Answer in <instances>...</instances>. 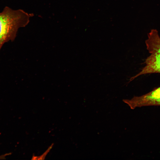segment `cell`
Returning <instances> with one entry per match:
<instances>
[{
  "instance_id": "6da1fadb",
  "label": "cell",
  "mask_w": 160,
  "mask_h": 160,
  "mask_svg": "<svg viewBox=\"0 0 160 160\" xmlns=\"http://www.w3.org/2000/svg\"><path fill=\"white\" fill-rule=\"evenodd\" d=\"M32 16L21 9L4 8L0 12V50L5 43L15 40L19 28L27 25Z\"/></svg>"
},
{
  "instance_id": "7a4b0ae2",
  "label": "cell",
  "mask_w": 160,
  "mask_h": 160,
  "mask_svg": "<svg viewBox=\"0 0 160 160\" xmlns=\"http://www.w3.org/2000/svg\"><path fill=\"white\" fill-rule=\"evenodd\" d=\"M145 44L150 55L145 61V65L138 73L130 79V81L143 75L160 73V37L157 30H151Z\"/></svg>"
},
{
  "instance_id": "3957f363",
  "label": "cell",
  "mask_w": 160,
  "mask_h": 160,
  "mask_svg": "<svg viewBox=\"0 0 160 160\" xmlns=\"http://www.w3.org/2000/svg\"><path fill=\"white\" fill-rule=\"evenodd\" d=\"M124 101L132 109L137 107L148 106H160V87L140 96H134L131 100Z\"/></svg>"
},
{
  "instance_id": "277c9868",
  "label": "cell",
  "mask_w": 160,
  "mask_h": 160,
  "mask_svg": "<svg viewBox=\"0 0 160 160\" xmlns=\"http://www.w3.org/2000/svg\"><path fill=\"white\" fill-rule=\"evenodd\" d=\"M53 144L52 145L48 148L47 150L41 156H36L33 155L31 159L32 160H43L45 159L47 154L49 152L53 146Z\"/></svg>"
}]
</instances>
